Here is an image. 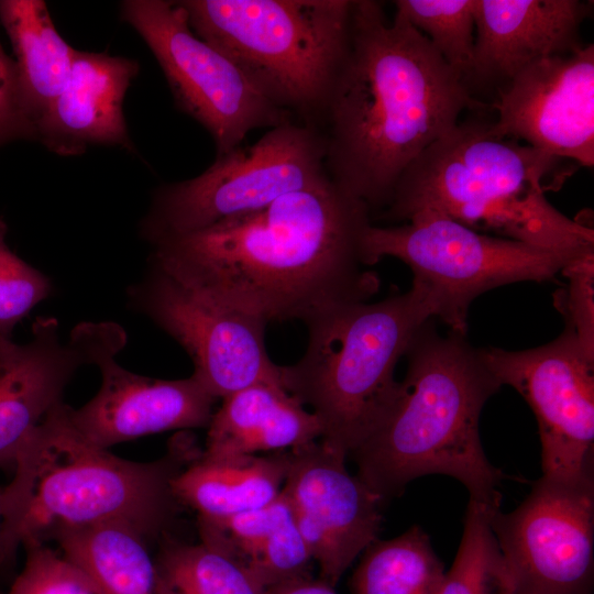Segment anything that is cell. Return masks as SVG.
I'll use <instances>...</instances> for the list:
<instances>
[{
	"mask_svg": "<svg viewBox=\"0 0 594 594\" xmlns=\"http://www.w3.org/2000/svg\"><path fill=\"white\" fill-rule=\"evenodd\" d=\"M120 15L155 56L176 106L210 133L217 155L242 145L255 129L294 120L230 58L194 33L179 1L125 0Z\"/></svg>",
	"mask_w": 594,
	"mask_h": 594,
	"instance_id": "cell-10",
	"label": "cell"
},
{
	"mask_svg": "<svg viewBox=\"0 0 594 594\" xmlns=\"http://www.w3.org/2000/svg\"><path fill=\"white\" fill-rule=\"evenodd\" d=\"M568 288L554 296V305L584 350L594 356V249L569 260L561 272Z\"/></svg>",
	"mask_w": 594,
	"mask_h": 594,
	"instance_id": "cell-31",
	"label": "cell"
},
{
	"mask_svg": "<svg viewBox=\"0 0 594 594\" xmlns=\"http://www.w3.org/2000/svg\"><path fill=\"white\" fill-rule=\"evenodd\" d=\"M7 224L0 218V337L10 338L15 326L52 292L50 278L28 264L7 244Z\"/></svg>",
	"mask_w": 594,
	"mask_h": 594,
	"instance_id": "cell-29",
	"label": "cell"
},
{
	"mask_svg": "<svg viewBox=\"0 0 594 594\" xmlns=\"http://www.w3.org/2000/svg\"><path fill=\"white\" fill-rule=\"evenodd\" d=\"M493 509L490 526L510 594H592L594 474L541 476L510 513Z\"/></svg>",
	"mask_w": 594,
	"mask_h": 594,
	"instance_id": "cell-12",
	"label": "cell"
},
{
	"mask_svg": "<svg viewBox=\"0 0 594 594\" xmlns=\"http://www.w3.org/2000/svg\"><path fill=\"white\" fill-rule=\"evenodd\" d=\"M0 22L10 38L24 102L36 130L68 78L76 50L61 36L42 0H0Z\"/></svg>",
	"mask_w": 594,
	"mask_h": 594,
	"instance_id": "cell-23",
	"label": "cell"
},
{
	"mask_svg": "<svg viewBox=\"0 0 594 594\" xmlns=\"http://www.w3.org/2000/svg\"><path fill=\"white\" fill-rule=\"evenodd\" d=\"M156 563L169 594H271L222 540L200 536L198 543L167 539Z\"/></svg>",
	"mask_w": 594,
	"mask_h": 594,
	"instance_id": "cell-25",
	"label": "cell"
},
{
	"mask_svg": "<svg viewBox=\"0 0 594 594\" xmlns=\"http://www.w3.org/2000/svg\"><path fill=\"white\" fill-rule=\"evenodd\" d=\"M498 504L470 498L463 535L438 594H510L508 573L490 526Z\"/></svg>",
	"mask_w": 594,
	"mask_h": 594,
	"instance_id": "cell-26",
	"label": "cell"
},
{
	"mask_svg": "<svg viewBox=\"0 0 594 594\" xmlns=\"http://www.w3.org/2000/svg\"><path fill=\"white\" fill-rule=\"evenodd\" d=\"M271 594H337L334 587L321 579L305 578L271 591Z\"/></svg>",
	"mask_w": 594,
	"mask_h": 594,
	"instance_id": "cell-33",
	"label": "cell"
},
{
	"mask_svg": "<svg viewBox=\"0 0 594 594\" xmlns=\"http://www.w3.org/2000/svg\"><path fill=\"white\" fill-rule=\"evenodd\" d=\"M328 178L319 131L289 120L268 129L252 145L217 155L197 177L160 187L140 233L152 245L254 212Z\"/></svg>",
	"mask_w": 594,
	"mask_h": 594,
	"instance_id": "cell-9",
	"label": "cell"
},
{
	"mask_svg": "<svg viewBox=\"0 0 594 594\" xmlns=\"http://www.w3.org/2000/svg\"><path fill=\"white\" fill-rule=\"evenodd\" d=\"M207 428L201 452L215 458L287 451L321 437L317 416L284 387L267 383L223 397Z\"/></svg>",
	"mask_w": 594,
	"mask_h": 594,
	"instance_id": "cell-20",
	"label": "cell"
},
{
	"mask_svg": "<svg viewBox=\"0 0 594 594\" xmlns=\"http://www.w3.org/2000/svg\"><path fill=\"white\" fill-rule=\"evenodd\" d=\"M433 318L426 290L413 284L405 294L346 302L306 323L305 353L282 366V377L317 416L323 444L348 457L380 428L399 393L396 365Z\"/></svg>",
	"mask_w": 594,
	"mask_h": 594,
	"instance_id": "cell-6",
	"label": "cell"
},
{
	"mask_svg": "<svg viewBox=\"0 0 594 594\" xmlns=\"http://www.w3.org/2000/svg\"><path fill=\"white\" fill-rule=\"evenodd\" d=\"M237 554L271 591L310 578L315 562L292 507L244 542Z\"/></svg>",
	"mask_w": 594,
	"mask_h": 594,
	"instance_id": "cell-28",
	"label": "cell"
},
{
	"mask_svg": "<svg viewBox=\"0 0 594 594\" xmlns=\"http://www.w3.org/2000/svg\"><path fill=\"white\" fill-rule=\"evenodd\" d=\"M353 1L179 3L197 36L230 58L276 107L316 128L346 50Z\"/></svg>",
	"mask_w": 594,
	"mask_h": 594,
	"instance_id": "cell-7",
	"label": "cell"
},
{
	"mask_svg": "<svg viewBox=\"0 0 594 594\" xmlns=\"http://www.w3.org/2000/svg\"><path fill=\"white\" fill-rule=\"evenodd\" d=\"M370 224L369 208L328 178L254 212L157 241L150 257L266 324H306L377 292L362 254Z\"/></svg>",
	"mask_w": 594,
	"mask_h": 594,
	"instance_id": "cell-1",
	"label": "cell"
},
{
	"mask_svg": "<svg viewBox=\"0 0 594 594\" xmlns=\"http://www.w3.org/2000/svg\"><path fill=\"white\" fill-rule=\"evenodd\" d=\"M26 560L9 590L0 594H101L61 551L47 544L25 548Z\"/></svg>",
	"mask_w": 594,
	"mask_h": 594,
	"instance_id": "cell-30",
	"label": "cell"
},
{
	"mask_svg": "<svg viewBox=\"0 0 594 594\" xmlns=\"http://www.w3.org/2000/svg\"><path fill=\"white\" fill-rule=\"evenodd\" d=\"M116 353L95 364L101 374L97 394L80 408L68 406L72 425L91 443L108 449L143 436L207 428L215 398L194 376L160 380L119 365Z\"/></svg>",
	"mask_w": 594,
	"mask_h": 594,
	"instance_id": "cell-17",
	"label": "cell"
},
{
	"mask_svg": "<svg viewBox=\"0 0 594 594\" xmlns=\"http://www.w3.org/2000/svg\"><path fill=\"white\" fill-rule=\"evenodd\" d=\"M67 409L56 406L18 452L2 490L0 569L20 547L46 544L67 529L122 522L148 539L178 505L173 480L199 451L190 433L178 432L164 458L133 462L84 438Z\"/></svg>",
	"mask_w": 594,
	"mask_h": 594,
	"instance_id": "cell-3",
	"label": "cell"
},
{
	"mask_svg": "<svg viewBox=\"0 0 594 594\" xmlns=\"http://www.w3.org/2000/svg\"><path fill=\"white\" fill-rule=\"evenodd\" d=\"M490 132L594 165V45L538 61L497 90Z\"/></svg>",
	"mask_w": 594,
	"mask_h": 594,
	"instance_id": "cell-16",
	"label": "cell"
},
{
	"mask_svg": "<svg viewBox=\"0 0 594 594\" xmlns=\"http://www.w3.org/2000/svg\"><path fill=\"white\" fill-rule=\"evenodd\" d=\"M367 266L389 256L413 272L452 332L465 336L468 311L481 294L503 285L553 279L572 257L524 242L472 230L440 215L420 211L400 226L370 224L362 240Z\"/></svg>",
	"mask_w": 594,
	"mask_h": 594,
	"instance_id": "cell-8",
	"label": "cell"
},
{
	"mask_svg": "<svg viewBox=\"0 0 594 594\" xmlns=\"http://www.w3.org/2000/svg\"><path fill=\"white\" fill-rule=\"evenodd\" d=\"M127 342L114 322H84L62 341L58 321L37 317L32 339L18 344L0 337V466L13 465L19 450L59 404L67 384L85 365H95Z\"/></svg>",
	"mask_w": 594,
	"mask_h": 594,
	"instance_id": "cell-15",
	"label": "cell"
},
{
	"mask_svg": "<svg viewBox=\"0 0 594 594\" xmlns=\"http://www.w3.org/2000/svg\"><path fill=\"white\" fill-rule=\"evenodd\" d=\"M128 299L180 344L193 375L215 398L257 383L284 387L282 366L266 351L264 321L185 283L152 257Z\"/></svg>",
	"mask_w": 594,
	"mask_h": 594,
	"instance_id": "cell-11",
	"label": "cell"
},
{
	"mask_svg": "<svg viewBox=\"0 0 594 594\" xmlns=\"http://www.w3.org/2000/svg\"><path fill=\"white\" fill-rule=\"evenodd\" d=\"M16 140H36L14 59L0 44V146Z\"/></svg>",
	"mask_w": 594,
	"mask_h": 594,
	"instance_id": "cell-32",
	"label": "cell"
},
{
	"mask_svg": "<svg viewBox=\"0 0 594 594\" xmlns=\"http://www.w3.org/2000/svg\"><path fill=\"white\" fill-rule=\"evenodd\" d=\"M398 16L422 33L464 80L474 51L475 0H397Z\"/></svg>",
	"mask_w": 594,
	"mask_h": 594,
	"instance_id": "cell-27",
	"label": "cell"
},
{
	"mask_svg": "<svg viewBox=\"0 0 594 594\" xmlns=\"http://www.w3.org/2000/svg\"><path fill=\"white\" fill-rule=\"evenodd\" d=\"M289 450L266 455L207 457L201 449L174 477L178 504L196 512L198 524H215L262 507L283 488Z\"/></svg>",
	"mask_w": 594,
	"mask_h": 594,
	"instance_id": "cell-21",
	"label": "cell"
},
{
	"mask_svg": "<svg viewBox=\"0 0 594 594\" xmlns=\"http://www.w3.org/2000/svg\"><path fill=\"white\" fill-rule=\"evenodd\" d=\"M561 162L493 135L490 121L463 120L409 165L381 218L405 222L429 211L481 233L574 257L594 249V231L546 197L566 175L557 173Z\"/></svg>",
	"mask_w": 594,
	"mask_h": 594,
	"instance_id": "cell-5",
	"label": "cell"
},
{
	"mask_svg": "<svg viewBox=\"0 0 594 594\" xmlns=\"http://www.w3.org/2000/svg\"><path fill=\"white\" fill-rule=\"evenodd\" d=\"M444 574L428 535L413 526L365 548L351 579V594H438Z\"/></svg>",
	"mask_w": 594,
	"mask_h": 594,
	"instance_id": "cell-24",
	"label": "cell"
},
{
	"mask_svg": "<svg viewBox=\"0 0 594 594\" xmlns=\"http://www.w3.org/2000/svg\"><path fill=\"white\" fill-rule=\"evenodd\" d=\"M1 513H2V490H0V525H1Z\"/></svg>",
	"mask_w": 594,
	"mask_h": 594,
	"instance_id": "cell-34",
	"label": "cell"
},
{
	"mask_svg": "<svg viewBox=\"0 0 594 594\" xmlns=\"http://www.w3.org/2000/svg\"><path fill=\"white\" fill-rule=\"evenodd\" d=\"M499 385L514 387L532 409L542 475L578 480L594 474V356L564 327L553 341L508 351L479 349Z\"/></svg>",
	"mask_w": 594,
	"mask_h": 594,
	"instance_id": "cell-13",
	"label": "cell"
},
{
	"mask_svg": "<svg viewBox=\"0 0 594 594\" xmlns=\"http://www.w3.org/2000/svg\"><path fill=\"white\" fill-rule=\"evenodd\" d=\"M343 454L320 440L289 450L282 492L319 566L333 587L381 529L385 501L345 468Z\"/></svg>",
	"mask_w": 594,
	"mask_h": 594,
	"instance_id": "cell-14",
	"label": "cell"
},
{
	"mask_svg": "<svg viewBox=\"0 0 594 594\" xmlns=\"http://www.w3.org/2000/svg\"><path fill=\"white\" fill-rule=\"evenodd\" d=\"M463 78L405 20L354 0L345 53L316 129L328 177L372 212L385 210L402 175L477 109Z\"/></svg>",
	"mask_w": 594,
	"mask_h": 594,
	"instance_id": "cell-2",
	"label": "cell"
},
{
	"mask_svg": "<svg viewBox=\"0 0 594 594\" xmlns=\"http://www.w3.org/2000/svg\"><path fill=\"white\" fill-rule=\"evenodd\" d=\"M407 373L380 428L350 455L358 476L384 501L424 475L459 480L470 498L501 504L504 477L486 458L481 411L501 387L465 336L427 321L409 345Z\"/></svg>",
	"mask_w": 594,
	"mask_h": 594,
	"instance_id": "cell-4",
	"label": "cell"
},
{
	"mask_svg": "<svg viewBox=\"0 0 594 594\" xmlns=\"http://www.w3.org/2000/svg\"><path fill=\"white\" fill-rule=\"evenodd\" d=\"M591 7L580 0H475L465 85L471 92L475 87L498 90L531 64L579 50Z\"/></svg>",
	"mask_w": 594,
	"mask_h": 594,
	"instance_id": "cell-18",
	"label": "cell"
},
{
	"mask_svg": "<svg viewBox=\"0 0 594 594\" xmlns=\"http://www.w3.org/2000/svg\"><path fill=\"white\" fill-rule=\"evenodd\" d=\"M53 540L101 594H169L147 538L132 526L96 524L59 531Z\"/></svg>",
	"mask_w": 594,
	"mask_h": 594,
	"instance_id": "cell-22",
	"label": "cell"
},
{
	"mask_svg": "<svg viewBox=\"0 0 594 594\" xmlns=\"http://www.w3.org/2000/svg\"><path fill=\"white\" fill-rule=\"evenodd\" d=\"M138 73L134 59L76 50L63 89L36 124V140L63 156L92 145L131 150L122 106Z\"/></svg>",
	"mask_w": 594,
	"mask_h": 594,
	"instance_id": "cell-19",
	"label": "cell"
}]
</instances>
